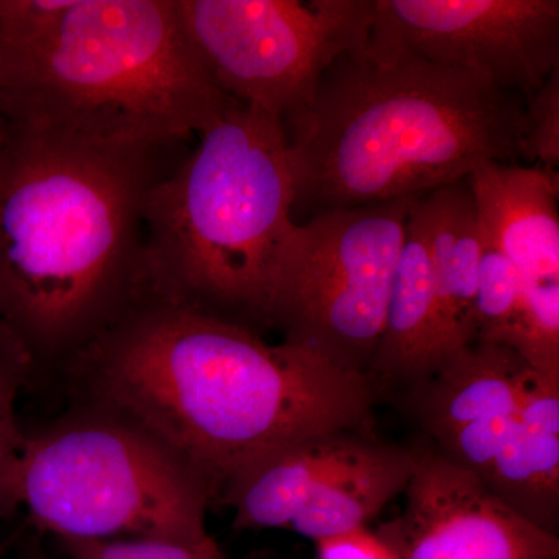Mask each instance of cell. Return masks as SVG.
<instances>
[{
  "mask_svg": "<svg viewBox=\"0 0 559 559\" xmlns=\"http://www.w3.org/2000/svg\"><path fill=\"white\" fill-rule=\"evenodd\" d=\"M538 374L513 349L474 341L400 399L425 439L433 440L468 423L516 414Z\"/></svg>",
  "mask_w": 559,
  "mask_h": 559,
  "instance_id": "cell-11",
  "label": "cell"
},
{
  "mask_svg": "<svg viewBox=\"0 0 559 559\" xmlns=\"http://www.w3.org/2000/svg\"><path fill=\"white\" fill-rule=\"evenodd\" d=\"M33 381L36 371L32 359L10 331L0 325V518L14 511L11 477L25 436L17 418V401Z\"/></svg>",
  "mask_w": 559,
  "mask_h": 559,
  "instance_id": "cell-19",
  "label": "cell"
},
{
  "mask_svg": "<svg viewBox=\"0 0 559 559\" xmlns=\"http://www.w3.org/2000/svg\"><path fill=\"white\" fill-rule=\"evenodd\" d=\"M370 430H336L301 440L264 460L231 491L237 530L283 528L305 506L320 481L360 450Z\"/></svg>",
  "mask_w": 559,
  "mask_h": 559,
  "instance_id": "cell-16",
  "label": "cell"
},
{
  "mask_svg": "<svg viewBox=\"0 0 559 559\" xmlns=\"http://www.w3.org/2000/svg\"><path fill=\"white\" fill-rule=\"evenodd\" d=\"M524 157L538 160L544 170L559 167V68L524 102Z\"/></svg>",
  "mask_w": 559,
  "mask_h": 559,
  "instance_id": "cell-22",
  "label": "cell"
},
{
  "mask_svg": "<svg viewBox=\"0 0 559 559\" xmlns=\"http://www.w3.org/2000/svg\"><path fill=\"white\" fill-rule=\"evenodd\" d=\"M521 296L520 271L499 249L484 240L474 304L476 341L495 344L516 318Z\"/></svg>",
  "mask_w": 559,
  "mask_h": 559,
  "instance_id": "cell-20",
  "label": "cell"
},
{
  "mask_svg": "<svg viewBox=\"0 0 559 559\" xmlns=\"http://www.w3.org/2000/svg\"><path fill=\"white\" fill-rule=\"evenodd\" d=\"M480 481L525 521L559 536V378L536 377Z\"/></svg>",
  "mask_w": 559,
  "mask_h": 559,
  "instance_id": "cell-14",
  "label": "cell"
},
{
  "mask_svg": "<svg viewBox=\"0 0 559 559\" xmlns=\"http://www.w3.org/2000/svg\"><path fill=\"white\" fill-rule=\"evenodd\" d=\"M319 559H400L388 544L367 528L316 540Z\"/></svg>",
  "mask_w": 559,
  "mask_h": 559,
  "instance_id": "cell-23",
  "label": "cell"
},
{
  "mask_svg": "<svg viewBox=\"0 0 559 559\" xmlns=\"http://www.w3.org/2000/svg\"><path fill=\"white\" fill-rule=\"evenodd\" d=\"M414 205L428 242L447 358L476 341L474 304L484 249L479 215L468 179L421 194Z\"/></svg>",
  "mask_w": 559,
  "mask_h": 559,
  "instance_id": "cell-15",
  "label": "cell"
},
{
  "mask_svg": "<svg viewBox=\"0 0 559 559\" xmlns=\"http://www.w3.org/2000/svg\"><path fill=\"white\" fill-rule=\"evenodd\" d=\"M414 202L390 286L384 330L370 367L381 396L406 392L444 358L432 263Z\"/></svg>",
  "mask_w": 559,
  "mask_h": 559,
  "instance_id": "cell-13",
  "label": "cell"
},
{
  "mask_svg": "<svg viewBox=\"0 0 559 559\" xmlns=\"http://www.w3.org/2000/svg\"><path fill=\"white\" fill-rule=\"evenodd\" d=\"M17 559H53L40 547L36 539H28L22 544Z\"/></svg>",
  "mask_w": 559,
  "mask_h": 559,
  "instance_id": "cell-24",
  "label": "cell"
},
{
  "mask_svg": "<svg viewBox=\"0 0 559 559\" xmlns=\"http://www.w3.org/2000/svg\"><path fill=\"white\" fill-rule=\"evenodd\" d=\"M468 182L484 240L522 280L559 282L558 171L489 162Z\"/></svg>",
  "mask_w": 559,
  "mask_h": 559,
  "instance_id": "cell-12",
  "label": "cell"
},
{
  "mask_svg": "<svg viewBox=\"0 0 559 559\" xmlns=\"http://www.w3.org/2000/svg\"><path fill=\"white\" fill-rule=\"evenodd\" d=\"M14 546V538L13 539H5L0 543V559H5L9 557L11 547Z\"/></svg>",
  "mask_w": 559,
  "mask_h": 559,
  "instance_id": "cell-25",
  "label": "cell"
},
{
  "mask_svg": "<svg viewBox=\"0 0 559 559\" xmlns=\"http://www.w3.org/2000/svg\"><path fill=\"white\" fill-rule=\"evenodd\" d=\"M495 344L513 349L539 373L559 378V282L522 280L520 311Z\"/></svg>",
  "mask_w": 559,
  "mask_h": 559,
  "instance_id": "cell-18",
  "label": "cell"
},
{
  "mask_svg": "<svg viewBox=\"0 0 559 559\" xmlns=\"http://www.w3.org/2000/svg\"><path fill=\"white\" fill-rule=\"evenodd\" d=\"M296 205L312 215L417 198L524 157V98L371 35L285 124Z\"/></svg>",
  "mask_w": 559,
  "mask_h": 559,
  "instance_id": "cell-3",
  "label": "cell"
},
{
  "mask_svg": "<svg viewBox=\"0 0 559 559\" xmlns=\"http://www.w3.org/2000/svg\"><path fill=\"white\" fill-rule=\"evenodd\" d=\"M11 502L60 540L210 536L197 480L138 426L91 404L25 432Z\"/></svg>",
  "mask_w": 559,
  "mask_h": 559,
  "instance_id": "cell-6",
  "label": "cell"
},
{
  "mask_svg": "<svg viewBox=\"0 0 559 559\" xmlns=\"http://www.w3.org/2000/svg\"><path fill=\"white\" fill-rule=\"evenodd\" d=\"M61 546L69 559H227L212 536L197 543L159 538L61 539Z\"/></svg>",
  "mask_w": 559,
  "mask_h": 559,
  "instance_id": "cell-21",
  "label": "cell"
},
{
  "mask_svg": "<svg viewBox=\"0 0 559 559\" xmlns=\"http://www.w3.org/2000/svg\"><path fill=\"white\" fill-rule=\"evenodd\" d=\"M180 22L227 97L283 127L308 109L323 73L369 39L374 0H176Z\"/></svg>",
  "mask_w": 559,
  "mask_h": 559,
  "instance_id": "cell-8",
  "label": "cell"
},
{
  "mask_svg": "<svg viewBox=\"0 0 559 559\" xmlns=\"http://www.w3.org/2000/svg\"><path fill=\"white\" fill-rule=\"evenodd\" d=\"M411 451L404 509L374 532L400 559H559V536L525 521L430 441Z\"/></svg>",
  "mask_w": 559,
  "mask_h": 559,
  "instance_id": "cell-10",
  "label": "cell"
},
{
  "mask_svg": "<svg viewBox=\"0 0 559 559\" xmlns=\"http://www.w3.org/2000/svg\"><path fill=\"white\" fill-rule=\"evenodd\" d=\"M216 86L176 0H72L0 49V116L134 148L182 145L235 105Z\"/></svg>",
  "mask_w": 559,
  "mask_h": 559,
  "instance_id": "cell-4",
  "label": "cell"
},
{
  "mask_svg": "<svg viewBox=\"0 0 559 559\" xmlns=\"http://www.w3.org/2000/svg\"><path fill=\"white\" fill-rule=\"evenodd\" d=\"M371 35L524 102L559 68L558 0H374Z\"/></svg>",
  "mask_w": 559,
  "mask_h": 559,
  "instance_id": "cell-9",
  "label": "cell"
},
{
  "mask_svg": "<svg viewBox=\"0 0 559 559\" xmlns=\"http://www.w3.org/2000/svg\"><path fill=\"white\" fill-rule=\"evenodd\" d=\"M72 403L127 419L224 507L277 452L336 430H370V377L314 349L180 307L145 290L61 373Z\"/></svg>",
  "mask_w": 559,
  "mask_h": 559,
  "instance_id": "cell-1",
  "label": "cell"
},
{
  "mask_svg": "<svg viewBox=\"0 0 559 559\" xmlns=\"http://www.w3.org/2000/svg\"><path fill=\"white\" fill-rule=\"evenodd\" d=\"M412 474L411 447L370 437L301 507L289 532L312 540L367 528L392 500L403 495Z\"/></svg>",
  "mask_w": 559,
  "mask_h": 559,
  "instance_id": "cell-17",
  "label": "cell"
},
{
  "mask_svg": "<svg viewBox=\"0 0 559 559\" xmlns=\"http://www.w3.org/2000/svg\"><path fill=\"white\" fill-rule=\"evenodd\" d=\"M414 200L325 210L296 224L275 272L270 329L370 377Z\"/></svg>",
  "mask_w": 559,
  "mask_h": 559,
  "instance_id": "cell-7",
  "label": "cell"
},
{
  "mask_svg": "<svg viewBox=\"0 0 559 559\" xmlns=\"http://www.w3.org/2000/svg\"><path fill=\"white\" fill-rule=\"evenodd\" d=\"M294 205L285 127L235 103L146 197V290L260 334L271 330Z\"/></svg>",
  "mask_w": 559,
  "mask_h": 559,
  "instance_id": "cell-5",
  "label": "cell"
},
{
  "mask_svg": "<svg viewBox=\"0 0 559 559\" xmlns=\"http://www.w3.org/2000/svg\"><path fill=\"white\" fill-rule=\"evenodd\" d=\"M180 145H108L0 116V325L36 381L146 290V197Z\"/></svg>",
  "mask_w": 559,
  "mask_h": 559,
  "instance_id": "cell-2",
  "label": "cell"
}]
</instances>
